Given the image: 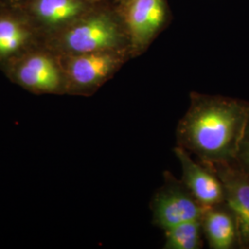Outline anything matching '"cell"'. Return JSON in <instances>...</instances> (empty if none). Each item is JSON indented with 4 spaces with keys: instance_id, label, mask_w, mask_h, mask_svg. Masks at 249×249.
<instances>
[{
    "instance_id": "cell-7",
    "label": "cell",
    "mask_w": 249,
    "mask_h": 249,
    "mask_svg": "<svg viewBox=\"0 0 249 249\" xmlns=\"http://www.w3.org/2000/svg\"><path fill=\"white\" fill-rule=\"evenodd\" d=\"M208 165L217 173L223 183L224 203L236 219L240 249H249V176L233 163Z\"/></svg>"
},
{
    "instance_id": "cell-12",
    "label": "cell",
    "mask_w": 249,
    "mask_h": 249,
    "mask_svg": "<svg viewBox=\"0 0 249 249\" xmlns=\"http://www.w3.org/2000/svg\"><path fill=\"white\" fill-rule=\"evenodd\" d=\"M164 249H200L203 248L201 219L179 223L164 230Z\"/></svg>"
},
{
    "instance_id": "cell-10",
    "label": "cell",
    "mask_w": 249,
    "mask_h": 249,
    "mask_svg": "<svg viewBox=\"0 0 249 249\" xmlns=\"http://www.w3.org/2000/svg\"><path fill=\"white\" fill-rule=\"evenodd\" d=\"M201 225L210 249H240L236 219L225 203L204 209Z\"/></svg>"
},
{
    "instance_id": "cell-3",
    "label": "cell",
    "mask_w": 249,
    "mask_h": 249,
    "mask_svg": "<svg viewBox=\"0 0 249 249\" xmlns=\"http://www.w3.org/2000/svg\"><path fill=\"white\" fill-rule=\"evenodd\" d=\"M65 79V93L89 96L112 79L128 60L130 53L107 51L58 54Z\"/></svg>"
},
{
    "instance_id": "cell-2",
    "label": "cell",
    "mask_w": 249,
    "mask_h": 249,
    "mask_svg": "<svg viewBox=\"0 0 249 249\" xmlns=\"http://www.w3.org/2000/svg\"><path fill=\"white\" fill-rule=\"evenodd\" d=\"M53 47L58 54L124 51L131 55L130 42L123 18L113 3L99 5L57 32Z\"/></svg>"
},
{
    "instance_id": "cell-4",
    "label": "cell",
    "mask_w": 249,
    "mask_h": 249,
    "mask_svg": "<svg viewBox=\"0 0 249 249\" xmlns=\"http://www.w3.org/2000/svg\"><path fill=\"white\" fill-rule=\"evenodd\" d=\"M116 7L128 35L132 58L145 53L171 20L167 0H125Z\"/></svg>"
},
{
    "instance_id": "cell-11",
    "label": "cell",
    "mask_w": 249,
    "mask_h": 249,
    "mask_svg": "<svg viewBox=\"0 0 249 249\" xmlns=\"http://www.w3.org/2000/svg\"><path fill=\"white\" fill-rule=\"evenodd\" d=\"M32 33L18 18L0 16V61L17 57L29 45Z\"/></svg>"
},
{
    "instance_id": "cell-13",
    "label": "cell",
    "mask_w": 249,
    "mask_h": 249,
    "mask_svg": "<svg viewBox=\"0 0 249 249\" xmlns=\"http://www.w3.org/2000/svg\"><path fill=\"white\" fill-rule=\"evenodd\" d=\"M232 163L242 172L249 176V116L235 155V159Z\"/></svg>"
},
{
    "instance_id": "cell-14",
    "label": "cell",
    "mask_w": 249,
    "mask_h": 249,
    "mask_svg": "<svg viewBox=\"0 0 249 249\" xmlns=\"http://www.w3.org/2000/svg\"><path fill=\"white\" fill-rule=\"evenodd\" d=\"M125 0H112V2L115 4V5H120V4H122L123 2H124Z\"/></svg>"
},
{
    "instance_id": "cell-5",
    "label": "cell",
    "mask_w": 249,
    "mask_h": 249,
    "mask_svg": "<svg viewBox=\"0 0 249 249\" xmlns=\"http://www.w3.org/2000/svg\"><path fill=\"white\" fill-rule=\"evenodd\" d=\"M163 177V184L151 199L152 223L164 231L179 223L201 219L204 209L183 181L168 171Z\"/></svg>"
},
{
    "instance_id": "cell-8",
    "label": "cell",
    "mask_w": 249,
    "mask_h": 249,
    "mask_svg": "<svg viewBox=\"0 0 249 249\" xmlns=\"http://www.w3.org/2000/svg\"><path fill=\"white\" fill-rule=\"evenodd\" d=\"M182 169L181 180L203 209L224 203L223 183L210 165L196 162L188 151L177 146L174 149Z\"/></svg>"
},
{
    "instance_id": "cell-6",
    "label": "cell",
    "mask_w": 249,
    "mask_h": 249,
    "mask_svg": "<svg viewBox=\"0 0 249 249\" xmlns=\"http://www.w3.org/2000/svg\"><path fill=\"white\" fill-rule=\"evenodd\" d=\"M10 75L16 83L36 93H65V79L58 56L34 52L20 56Z\"/></svg>"
},
{
    "instance_id": "cell-15",
    "label": "cell",
    "mask_w": 249,
    "mask_h": 249,
    "mask_svg": "<svg viewBox=\"0 0 249 249\" xmlns=\"http://www.w3.org/2000/svg\"><path fill=\"white\" fill-rule=\"evenodd\" d=\"M91 1H95V2H102V3H113L112 0H91ZM114 4V3H113Z\"/></svg>"
},
{
    "instance_id": "cell-1",
    "label": "cell",
    "mask_w": 249,
    "mask_h": 249,
    "mask_svg": "<svg viewBox=\"0 0 249 249\" xmlns=\"http://www.w3.org/2000/svg\"><path fill=\"white\" fill-rule=\"evenodd\" d=\"M189 98L178 124L177 146L206 164L232 163L249 119V102L196 91Z\"/></svg>"
},
{
    "instance_id": "cell-9",
    "label": "cell",
    "mask_w": 249,
    "mask_h": 249,
    "mask_svg": "<svg viewBox=\"0 0 249 249\" xmlns=\"http://www.w3.org/2000/svg\"><path fill=\"white\" fill-rule=\"evenodd\" d=\"M101 4L91 0H34L31 10L44 26L59 32Z\"/></svg>"
}]
</instances>
